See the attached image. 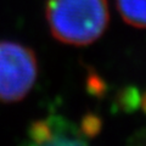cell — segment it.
<instances>
[{
	"label": "cell",
	"mask_w": 146,
	"mask_h": 146,
	"mask_svg": "<svg viewBox=\"0 0 146 146\" xmlns=\"http://www.w3.org/2000/svg\"><path fill=\"white\" fill-rule=\"evenodd\" d=\"M45 17L56 40L84 46L104 34L110 11L107 0H46Z\"/></svg>",
	"instance_id": "6da1fadb"
},
{
	"label": "cell",
	"mask_w": 146,
	"mask_h": 146,
	"mask_svg": "<svg viewBox=\"0 0 146 146\" xmlns=\"http://www.w3.org/2000/svg\"><path fill=\"white\" fill-rule=\"evenodd\" d=\"M38 77L34 51L20 43L0 40V102L25 99Z\"/></svg>",
	"instance_id": "7a4b0ae2"
},
{
	"label": "cell",
	"mask_w": 146,
	"mask_h": 146,
	"mask_svg": "<svg viewBox=\"0 0 146 146\" xmlns=\"http://www.w3.org/2000/svg\"><path fill=\"white\" fill-rule=\"evenodd\" d=\"M28 139L35 145H70L86 144L88 136L83 127L60 116H50L44 119L35 121L29 127Z\"/></svg>",
	"instance_id": "3957f363"
},
{
	"label": "cell",
	"mask_w": 146,
	"mask_h": 146,
	"mask_svg": "<svg viewBox=\"0 0 146 146\" xmlns=\"http://www.w3.org/2000/svg\"><path fill=\"white\" fill-rule=\"evenodd\" d=\"M122 18L136 28H146V0H117Z\"/></svg>",
	"instance_id": "277c9868"
},
{
	"label": "cell",
	"mask_w": 146,
	"mask_h": 146,
	"mask_svg": "<svg viewBox=\"0 0 146 146\" xmlns=\"http://www.w3.org/2000/svg\"><path fill=\"white\" fill-rule=\"evenodd\" d=\"M139 101H140V105H141V107L144 108V111L146 112V93L139 99Z\"/></svg>",
	"instance_id": "5b68a950"
}]
</instances>
